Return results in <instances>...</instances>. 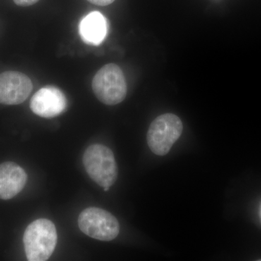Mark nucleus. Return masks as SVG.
Returning a JSON list of instances; mask_svg holds the SVG:
<instances>
[{"mask_svg": "<svg viewBox=\"0 0 261 261\" xmlns=\"http://www.w3.org/2000/svg\"><path fill=\"white\" fill-rule=\"evenodd\" d=\"M23 241L28 260H47L53 255L58 241L56 226L48 219L36 220L27 226Z\"/></svg>", "mask_w": 261, "mask_h": 261, "instance_id": "obj_1", "label": "nucleus"}, {"mask_svg": "<svg viewBox=\"0 0 261 261\" xmlns=\"http://www.w3.org/2000/svg\"><path fill=\"white\" fill-rule=\"evenodd\" d=\"M83 163L89 177L99 186L111 187L118 177V166L114 154L103 145L89 146L83 155Z\"/></svg>", "mask_w": 261, "mask_h": 261, "instance_id": "obj_2", "label": "nucleus"}, {"mask_svg": "<svg viewBox=\"0 0 261 261\" xmlns=\"http://www.w3.org/2000/svg\"><path fill=\"white\" fill-rule=\"evenodd\" d=\"M92 90L97 99L107 106H116L124 100L127 84L118 65L110 63L102 66L92 80Z\"/></svg>", "mask_w": 261, "mask_h": 261, "instance_id": "obj_3", "label": "nucleus"}, {"mask_svg": "<svg viewBox=\"0 0 261 261\" xmlns=\"http://www.w3.org/2000/svg\"><path fill=\"white\" fill-rule=\"evenodd\" d=\"M183 123L173 113H165L151 123L147 132V140L149 149L159 156L166 155L181 137Z\"/></svg>", "mask_w": 261, "mask_h": 261, "instance_id": "obj_4", "label": "nucleus"}, {"mask_svg": "<svg viewBox=\"0 0 261 261\" xmlns=\"http://www.w3.org/2000/svg\"><path fill=\"white\" fill-rule=\"evenodd\" d=\"M78 223L82 232L100 241H111L117 238L120 231L116 218L99 207H90L82 211Z\"/></svg>", "mask_w": 261, "mask_h": 261, "instance_id": "obj_5", "label": "nucleus"}, {"mask_svg": "<svg viewBox=\"0 0 261 261\" xmlns=\"http://www.w3.org/2000/svg\"><path fill=\"white\" fill-rule=\"evenodd\" d=\"M32 90V80L23 73L6 71L0 74V104H21L29 97Z\"/></svg>", "mask_w": 261, "mask_h": 261, "instance_id": "obj_6", "label": "nucleus"}, {"mask_svg": "<svg viewBox=\"0 0 261 261\" xmlns=\"http://www.w3.org/2000/svg\"><path fill=\"white\" fill-rule=\"evenodd\" d=\"M68 100L58 87L48 85L38 90L30 102L32 112L42 118H51L64 113Z\"/></svg>", "mask_w": 261, "mask_h": 261, "instance_id": "obj_7", "label": "nucleus"}, {"mask_svg": "<svg viewBox=\"0 0 261 261\" xmlns=\"http://www.w3.org/2000/svg\"><path fill=\"white\" fill-rule=\"evenodd\" d=\"M27 174L16 163L5 162L0 165V199L10 200L23 190Z\"/></svg>", "mask_w": 261, "mask_h": 261, "instance_id": "obj_8", "label": "nucleus"}, {"mask_svg": "<svg viewBox=\"0 0 261 261\" xmlns=\"http://www.w3.org/2000/svg\"><path fill=\"white\" fill-rule=\"evenodd\" d=\"M107 31V20L99 12L89 13L80 22L81 37L86 44L90 45L101 44L106 37Z\"/></svg>", "mask_w": 261, "mask_h": 261, "instance_id": "obj_9", "label": "nucleus"}, {"mask_svg": "<svg viewBox=\"0 0 261 261\" xmlns=\"http://www.w3.org/2000/svg\"><path fill=\"white\" fill-rule=\"evenodd\" d=\"M39 1V0H13L15 4L21 7L32 6Z\"/></svg>", "mask_w": 261, "mask_h": 261, "instance_id": "obj_10", "label": "nucleus"}, {"mask_svg": "<svg viewBox=\"0 0 261 261\" xmlns=\"http://www.w3.org/2000/svg\"><path fill=\"white\" fill-rule=\"evenodd\" d=\"M89 3L92 4L98 5V6H107L112 4L115 0H88Z\"/></svg>", "mask_w": 261, "mask_h": 261, "instance_id": "obj_11", "label": "nucleus"}, {"mask_svg": "<svg viewBox=\"0 0 261 261\" xmlns=\"http://www.w3.org/2000/svg\"><path fill=\"white\" fill-rule=\"evenodd\" d=\"M103 189H104L105 192H108V190H110V187H104V188H103Z\"/></svg>", "mask_w": 261, "mask_h": 261, "instance_id": "obj_12", "label": "nucleus"}, {"mask_svg": "<svg viewBox=\"0 0 261 261\" xmlns=\"http://www.w3.org/2000/svg\"><path fill=\"white\" fill-rule=\"evenodd\" d=\"M260 221H261V205H260Z\"/></svg>", "mask_w": 261, "mask_h": 261, "instance_id": "obj_13", "label": "nucleus"}]
</instances>
